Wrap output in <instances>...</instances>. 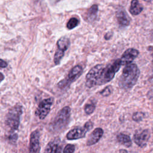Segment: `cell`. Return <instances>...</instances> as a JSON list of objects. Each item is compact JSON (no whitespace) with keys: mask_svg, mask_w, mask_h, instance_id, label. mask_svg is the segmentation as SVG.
<instances>
[{"mask_svg":"<svg viewBox=\"0 0 153 153\" xmlns=\"http://www.w3.org/2000/svg\"><path fill=\"white\" fill-rule=\"evenodd\" d=\"M37 1H38V0H35V2H36Z\"/></svg>","mask_w":153,"mask_h":153,"instance_id":"31","label":"cell"},{"mask_svg":"<svg viewBox=\"0 0 153 153\" xmlns=\"http://www.w3.org/2000/svg\"><path fill=\"white\" fill-rule=\"evenodd\" d=\"M93 127V122L91 121H88L84 124L83 127H75L69 131L66 134V138L68 140H75L82 138Z\"/></svg>","mask_w":153,"mask_h":153,"instance_id":"5","label":"cell"},{"mask_svg":"<svg viewBox=\"0 0 153 153\" xmlns=\"http://www.w3.org/2000/svg\"><path fill=\"white\" fill-rule=\"evenodd\" d=\"M100 94L103 96H108L111 94V87L109 86H107L105 88H104L100 92Z\"/></svg>","mask_w":153,"mask_h":153,"instance_id":"22","label":"cell"},{"mask_svg":"<svg viewBox=\"0 0 153 153\" xmlns=\"http://www.w3.org/2000/svg\"><path fill=\"white\" fill-rule=\"evenodd\" d=\"M103 134V130L102 128L97 127L95 128L88 136V138L87 140V145L91 146L98 142L100 138L102 137Z\"/></svg>","mask_w":153,"mask_h":153,"instance_id":"11","label":"cell"},{"mask_svg":"<svg viewBox=\"0 0 153 153\" xmlns=\"http://www.w3.org/2000/svg\"><path fill=\"white\" fill-rule=\"evenodd\" d=\"M150 79H153V75H152V76H151V78Z\"/></svg>","mask_w":153,"mask_h":153,"instance_id":"28","label":"cell"},{"mask_svg":"<svg viewBox=\"0 0 153 153\" xmlns=\"http://www.w3.org/2000/svg\"><path fill=\"white\" fill-rule=\"evenodd\" d=\"M112 32H108L105 34L104 38L106 40H108L112 37Z\"/></svg>","mask_w":153,"mask_h":153,"instance_id":"24","label":"cell"},{"mask_svg":"<svg viewBox=\"0 0 153 153\" xmlns=\"http://www.w3.org/2000/svg\"><path fill=\"white\" fill-rule=\"evenodd\" d=\"M53 100V97H49L42 100L39 103L35 111V115L38 116L40 120H44L50 112Z\"/></svg>","mask_w":153,"mask_h":153,"instance_id":"7","label":"cell"},{"mask_svg":"<svg viewBox=\"0 0 153 153\" xmlns=\"http://www.w3.org/2000/svg\"><path fill=\"white\" fill-rule=\"evenodd\" d=\"M60 140L59 137H56L54 139L51 140L45 147V152H61L62 147L60 145Z\"/></svg>","mask_w":153,"mask_h":153,"instance_id":"12","label":"cell"},{"mask_svg":"<svg viewBox=\"0 0 153 153\" xmlns=\"http://www.w3.org/2000/svg\"><path fill=\"white\" fill-rule=\"evenodd\" d=\"M8 64L7 63L4 61L3 59H1V62H0V66L1 68H6Z\"/></svg>","mask_w":153,"mask_h":153,"instance_id":"23","label":"cell"},{"mask_svg":"<svg viewBox=\"0 0 153 153\" xmlns=\"http://www.w3.org/2000/svg\"><path fill=\"white\" fill-rule=\"evenodd\" d=\"M98 11V7L97 5H93L88 10L87 19L90 22H93L95 20Z\"/></svg>","mask_w":153,"mask_h":153,"instance_id":"16","label":"cell"},{"mask_svg":"<svg viewBox=\"0 0 153 153\" xmlns=\"http://www.w3.org/2000/svg\"><path fill=\"white\" fill-rule=\"evenodd\" d=\"M143 1H145V2H152L153 0H143Z\"/></svg>","mask_w":153,"mask_h":153,"instance_id":"27","label":"cell"},{"mask_svg":"<svg viewBox=\"0 0 153 153\" xmlns=\"http://www.w3.org/2000/svg\"><path fill=\"white\" fill-rule=\"evenodd\" d=\"M121 65L119 60H115L107 65L99 64L93 67L85 76V85L91 88L95 85L105 84L112 80L118 71Z\"/></svg>","mask_w":153,"mask_h":153,"instance_id":"1","label":"cell"},{"mask_svg":"<svg viewBox=\"0 0 153 153\" xmlns=\"http://www.w3.org/2000/svg\"><path fill=\"white\" fill-rule=\"evenodd\" d=\"M139 54V51L135 48H130L126 50L121 56V61L122 65H127L131 63L137 57Z\"/></svg>","mask_w":153,"mask_h":153,"instance_id":"10","label":"cell"},{"mask_svg":"<svg viewBox=\"0 0 153 153\" xmlns=\"http://www.w3.org/2000/svg\"><path fill=\"white\" fill-rule=\"evenodd\" d=\"M117 139L119 143L126 147H130L132 145V142L130 136L126 134L119 133L117 136Z\"/></svg>","mask_w":153,"mask_h":153,"instance_id":"15","label":"cell"},{"mask_svg":"<svg viewBox=\"0 0 153 153\" xmlns=\"http://www.w3.org/2000/svg\"><path fill=\"white\" fill-rule=\"evenodd\" d=\"M1 81H2L3 80V79H4V75L2 74V73H1Z\"/></svg>","mask_w":153,"mask_h":153,"instance_id":"25","label":"cell"},{"mask_svg":"<svg viewBox=\"0 0 153 153\" xmlns=\"http://www.w3.org/2000/svg\"><path fill=\"white\" fill-rule=\"evenodd\" d=\"M71 110L69 106H65L62 108L57 114L54 118L52 128L56 131L60 130L63 128L66 125L71 117Z\"/></svg>","mask_w":153,"mask_h":153,"instance_id":"4","label":"cell"},{"mask_svg":"<svg viewBox=\"0 0 153 153\" xmlns=\"http://www.w3.org/2000/svg\"><path fill=\"white\" fill-rule=\"evenodd\" d=\"M95 108H96V106L94 104L87 103L84 106V112L87 115H90L94 112Z\"/></svg>","mask_w":153,"mask_h":153,"instance_id":"19","label":"cell"},{"mask_svg":"<svg viewBox=\"0 0 153 153\" xmlns=\"http://www.w3.org/2000/svg\"><path fill=\"white\" fill-rule=\"evenodd\" d=\"M119 152H127V151L125 150V149H121L119 151Z\"/></svg>","mask_w":153,"mask_h":153,"instance_id":"26","label":"cell"},{"mask_svg":"<svg viewBox=\"0 0 153 153\" xmlns=\"http://www.w3.org/2000/svg\"><path fill=\"white\" fill-rule=\"evenodd\" d=\"M22 114V106L20 105H16L9 109L5 122L11 131H14L19 128Z\"/></svg>","mask_w":153,"mask_h":153,"instance_id":"3","label":"cell"},{"mask_svg":"<svg viewBox=\"0 0 153 153\" xmlns=\"http://www.w3.org/2000/svg\"><path fill=\"white\" fill-rule=\"evenodd\" d=\"M29 151L30 152H39L40 151L39 131L38 130L33 131L30 135Z\"/></svg>","mask_w":153,"mask_h":153,"instance_id":"9","label":"cell"},{"mask_svg":"<svg viewBox=\"0 0 153 153\" xmlns=\"http://www.w3.org/2000/svg\"><path fill=\"white\" fill-rule=\"evenodd\" d=\"M56 1H60V0H55Z\"/></svg>","mask_w":153,"mask_h":153,"instance_id":"30","label":"cell"},{"mask_svg":"<svg viewBox=\"0 0 153 153\" xmlns=\"http://www.w3.org/2000/svg\"><path fill=\"white\" fill-rule=\"evenodd\" d=\"M18 139V135L17 133H11L8 136V140L11 144H15Z\"/></svg>","mask_w":153,"mask_h":153,"instance_id":"20","label":"cell"},{"mask_svg":"<svg viewBox=\"0 0 153 153\" xmlns=\"http://www.w3.org/2000/svg\"><path fill=\"white\" fill-rule=\"evenodd\" d=\"M79 24V20L75 18V17H72L71 19H70V20L68 22L67 25H66V27L68 29H72L74 27H75L76 26H77Z\"/></svg>","mask_w":153,"mask_h":153,"instance_id":"17","label":"cell"},{"mask_svg":"<svg viewBox=\"0 0 153 153\" xmlns=\"http://www.w3.org/2000/svg\"><path fill=\"white\" fill-rule=\"evenodd\" d=\"M82 68L80 65H76L73 67L69 71L68 76L60 81L58 84V87L61 89L66 88L70 85L71 83L76 80L82 74Z\"/></svg>","mask_w":153,"mask_h":153,"instance_id":"6","label":"cell"},{"mask_svg":"<svg viewBox=\"0 0 153 153\" xmlns=\"http://www.w3.org/2000/svg\"><path fill=\"white\" fill-rule=\"evenodd\" d=\"M145 117L144 113L142 112H136L132 115V119L136 122L140 121L143 120Z\"/></svg>","mask_w":153,"mask_h":153,"instance_id":"18","label":"cell"},{"mask_svg":"<svg viewBox=\"0 0 153 153\" xmlns=\"http://www.w3.org/2000/svg\"><path fill=\"white\" fill-rule=\"evenodd\" d=\"M75 148L74 145L72 144H68L65 146V147L63 149V152L68 153V152H74L75 151Z\"/></svg>","mask_w":153,"mask_h":153,"instance_id":"21","label":"cell"},{"mask_svg":"<svg viewBox=\"0 0 153 153\" xmlns=\"http://www.w3.org/2000/svg\"><path fill=\"white\" fill-rule=\"evenodd\" d=\"M142 10H143V7L140 4L138 0H132L131 1L129 11L132 15L133 16L138 15L142 11Z\"/></svg>","mask_w":153,"mask_h":153,"instance_id":"14","label":"cell"},{"mask_svg":"<svg viewBox=\"0 0 153 153\" xmlns=\"http://www.w3.org/2000/svg\"><path fill=\"white\" fill-rule=\"evenodd\" d=\"M152 57H153V53H152ZM152 64H153V59H152Z\"/></svg>","mask_w":153,"mask_h":153,"instance_id":"29","label":"cell"},{"mask_svg":"<svg viewBox=\"0 0 153 153\" xmlns=\"http://www.w3.org/2000/svg\"><path fill=\"white\" fill-rule=\"evenodd\" d=\"M140 75V71L134 63H130L123 69L119 80V85L124 90L132 88L137 82Z\"/></svg>","mask_w":153,"mask_h":153,"instance_id":"2","label":"cell"},{"mask_svg":"<svg viewBox=\"0 0 153 153\" xmlns=\"http://www.w3.org/2000/svg\"><path fill=\"white\" fill-rule=\"evenodd\" d=\"M116 17L117 21L121 26L126 27L130 25V18L126 13V11L123 9H120L117 12Z\"/></svg>","mask_w":153,"mask_h":153,"instance_id":"13","label":"cell"},{"mask_svg":"<svg viewBox=\"0 0 153 153\" xmlns=\"http://www.w3.org/2000/svg\"><path fill=\"white\" fill-rule=\"evenodd\" d=\"M149 137V131L147 129H145L136 132L133 136V140L137 146L140 148H144L146 146Z\"/></svg>","mask_w":153,"mask_h":153,"instance_id":"8","label":"cell"}]
</instances>
